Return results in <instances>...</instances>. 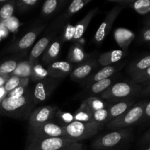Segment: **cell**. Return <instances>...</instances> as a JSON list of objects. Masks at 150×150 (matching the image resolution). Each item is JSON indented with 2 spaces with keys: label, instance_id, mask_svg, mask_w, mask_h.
Segmentation results:
<instances>
[{
  "label": "cell",
  "instance_id": "cell-41",
  "mask_svg": "<svg viewBox=\"0 0 150 150\" xmlns=\"http://www.w3.org/2000/svg\"><path fill=\"white\" fill-rule=\"evenodd\" d=\"M59 150H83V145L80 142H76L67 145Z\"/></svg>",
  "mask_w": 150,
  "mask_h": 150
},
{
  "label": "cell",
  "instance_id": "cell-25",
  "mask_svg": "<svg viewBox=\"0 0 150 150\" xmlns=\"http://www.w3.org/2000/svg\"><path fill=\"white\" fill-rule=\"evenodd\" d=\"M48 73L46 69L44 68L40 64L35 62L32 64V71H31V76L32 81H41L48 77Z\"/></svg>",
  "mask_w": 150,
  "mask_h": 150
},
{
  "label": "cell",
  "instance_id": "cell-28",
  "mask_svg": "<svg viewBox=\"0 0 150 150\" xmlns=\"http://www.w3.org/2000/svg\"><path fill=\"white\" fill-rule=\"evenodd\" d=\"M85 100H86L88 106L89 107V108H90L92 112L103 109V108H105L108 106V105H107L105 101L103 100L100 98H97V97H89V98H87Z\"/></svg>",
  "mask_w": 150,
  "mask_h": 150
},
{
  "label": "cell",
  "instance_id": "cell-10",
  "mask_svg": "<svg viewBox=\"0 0 150 150\" xmlns=\"http://www.w3.org/2000/svg\"><path fill=\"white\" fill-rule=\"evenodd\" d=\"M31 102V99L28 95H23L20 98H7L6 97L1 102V107L7 112H15L16 111L27 108Z\"/></svg>",
  "mask_w": 150,
  "mask_h": 150
},
{
  "label": "cell",
  "instance_id": "cell-24",
  "mask_svg": "<svg viewBox=\"0 0 150 150\" xmlns=\"http://www.w3.org/2000/svg\"><path fill=\"white\" fill-rule=\"evenodd\" d=\"M32 64L29 63V62H23L21 64H18L17 67L13 73V76L21 78V79H26L29 78L31 76Z\"/></svg>",
  "mask_w": 150,
  "mask_h": 150
},
{
  "label": "cell",
  "instance_id": "cell-27",
  "mask_svg": "<svg viewBox=\"0 0 150 150\" xmlns=\"http://www.w3.org/2000/svg\"><path fill=\"white\" fill-rule=\"evenodd\" d=\"M28 81H29V78L21 79V78L17 77V76H12L11 77L9 78L8 80L5 83V84L4 85V88L6 92L8 93L10 91L13 90V89H16V87H18L20 85L25 83H28Z\"/></svg>",
  "mask_w": 150,
  "mask_h": 150
},
{
  "label": "cell",
  "instance_id": "cell-7",
  "mask_svg": "<svg viewBox=\"0 0 150 150\" xmlns=\"http://www.w3.org/2000/svg\"><path fill=\"white\" fill-rule=\"evenodd\" d=\"M122 9V7H121V5L116 6L108 13L104 21L101 23V25L95 33V40L97 44L101 43L104 40V39L106 38L107 35L109 34L111 27L113 26V23L121 12Z\"/></svg>",
  "mask_w": 150,
  "mask_h": 150
},
{
  "label": "cell",
  "instance_id": "cell-12",
  "mask_svg": "<svg viewBox=\"0 0 150 150\" xmlns=\"http://www.w3.org/2000/svg\"><path fill=\"white\" fill-rule=\"evenodd\" d=\"M134 104V101L131 99H127L125 100H122L117 103L108 106V118L107 123L110 122L114 119L120 117L124 113L128 111L132 105Z\"/></svg>",
  "mask_w": 150,
  "mask_h": 150
},
{
  "label": "cell",
  "instance_id": "cell-39",
  "mask_svg": "<svg viewBox=\"0 0 150 150\" xmlns=\"http://www.w3.org/2000/svg\"><path fill=\"white\" fill-rule=\"evenodd\" d=\"M38 2V0H20L17 1V4L19 10L23 11V10H27L29 7L35 6Z\"/></svg>",
  "mask_w": 150,
  "mask_h": 150
},
{
  "label": "cell",
  "instance_id": "cell-2",
  "mask_svg": "<svg viewBox=\"0 0 150 150\" xmlns=\"http://www.w3.org/2000/svg\"><path fill=\"white\" fill-rule=\"evenodd\" d=\"M146 104V102H142L131 107L122 115L108 122L107 127L111 130H120L135 124L143 117Z\"/></svg>",
  "mask_w": 150,
  "mask_h": 150
},
{
  "label": "cell",
  "instance_id": "cell-43",
  "mask_svg": "<svg viewBox=\"0 0 150 150\" xmlns=\"http://www.w3.org/2000/svg\"><path fill=\"white\" fill-rule=\"evenodd\" d=\"M8 75H4V74H1L0 73V87L4 86L5 84V83L7 82V81L9 79Z\"/></svg>",
  "mask_w": 150,
  "mask_h": 150
},
{
  "label": "cell",
  "instance_id": "cell-8",
  "mask_svg": "<svg viewBox=\"0 0 150 150\" xmlns=\"http://www.w3.org/2000/svg\"><path fill=\"white\" fill-rule=\"evenodd\" d=\"M57 108L51 106H44L38 108L32 113L29 117L30 127H36L46 122L52 120L57 114Z\"/></svg>",
  "mask_w": 150,
  "mask_h": 150
},
{
  "label": "cell",
  "instance_id": "cell-45",
  "mask_svg": "<svg viewBox=\"0 0 150 150\" xmlns=\"http://www.w3.org/2000/svg\"><path fill=\"white\" fill-rule=\"evenodd\" d=\"M143 117L144 119L150 118V102L146 105Z\"/></svg>",
  "mask_w": 150,
  "mask_h": 150
},
{
  "label": "cell",
  "instance_id": "cell-9",
  "mask_svg": "<svg viewBox=\"0 0 150 150\" xmlns=\"http://www.w3.org/2000/svg\"><path fill=\"white\" fill-rule=\"evenodd\" d=\"M57 79L53 78H46L39 81L34 90V98L37 102H42L45 100L54 87L57 85Z\"/></svg>",
  "mask_w": 150,
  "mask_h": 150
},
{
  "label": "cell",
  "instance_id": "cell-33",
  "mask_svg": "<svg viewBox=\"0 0 150 150\" xmlns=\"http://www.w3.org/2000/svg\"><path fill=\"white\" fill-rule=\"evenodd\" d=\"M18 64V63L15 60H9V61L5 62L0 65V73L4 75L13 73L17 67Z\"/></svg>",
  "mask_w": 150,
  "mask_h": 150
},
{
  "label": "cell",
  "instance_id": "cell-18",
  "mask_svg": "<svg viewBox=\"0 0 150 150\" xmlns=\"http://www.w3.org/2000/svg\"><path fill=\"white\" fill-rule=\"evenodd\" d=\"M98 9L95 8L94 10H91L89 13H87L86 16L82 19L81 21H79L77 23L76 26H75V35L73 40H79V39L83 37V34L86 32V29H87L88 26H89V23H90L91 20L92 19V18L94 17L95 14L96 13V12L98 11Z\"/></svg>",
  "mask_w": 150,
  "mask_h": 150
},
{
  "label": "cell",
  "instance_id": "cell-4",
  "mask_svg": "<svg viewBox=\"0 0 150 150\" xmlns=\"http://www.w3.org/2000/svg\"><path fill=\"white\" fill-rule=\"evenodd\" d=\"M30 140L66 136L64 126L54 120H50L36 127H30Z\"/></svg>",
  "mask_w": 150,
  "mask_h": 150
},
{
  "label": "cell",
  "instance_id": "cell-37",
  "mask_svg": "<svg viewBox=\"0 0 150 150\" xmlns=\"http://www.w3.org/2000/svg\"><path fill=\"white\" fill-rule=\"evenodd\" d=\"M27 83H23V84L20 85L18 87H16L13 90L10 91V92L7 93V98H20V97L23 96L24 95L25 89H26V86L27 85Z\"/></svg>",
  "mask_w": 150,
  "mask_h": 150
},
{
  "label": "cell",
  "instance_id": "cell-48",
  "mask_svg": "<svg viewBox=\"0 0 150 150\" xmlns=\"http://www.w3.org/2000/svg\"><path fill=\"white\" fill-rule=\"evenodd\" d=\"M146 24H147L148 26H150V17H149V18L147 19V21H146Z\"/></svg>",
  "mask_w": 150,
  "mask_h": 150
},
{
  "label": "cell",
  "instance_id": "cell-36",
  "mask_svg": "<svg viewBox=\"0 0 150 150\" xmlns=\"http://www.w3.org/2000/svg\"><path fill=\"white\" fill-rule=\"evenodd\" d=\"M133 81L136 83H143L146 86L149 84L150 83V67L133 77Z\"/></svg>",
  "mask_w": 150,
  "mask_h": 150
},
{
  "label": "cell",
  "instance_id": "cell-6",
  "mask_svg": "<svg viewBox=\"0 0 150 150\" xmlns=\"http://www.w3.org/2000/svg\"><path fill=\"white\" fill-rule=\"evenodd\" d=\"M129 135L127 129H120L100 136L92 143V147L95 150L108 149L121 143Z\"/></svg>",
  "mask_w": 150,
  "mask_h": 150
},
{
  "label": "cell",
  "instance_id": "cell-46",
  "mask_svg": "<svg viewBox=\"0 0 150 150\" xmlns=\"http://www.w3.org/2000/svg\"><path fill=\"white\" fill-rule=\"evenodd\" d=\"M143 142H146V143H150V130L145 134L143 139Z\"/></svg>",
  "mask_w": 150,
  "mask_h": 150
},
{
  "label": "cell",
  "instance_id": "cell-47",
  "mask_svg": "<svg viewBox=\"0 0 150 150\" xmlns=\"http://www.w3.org/2000/svg\"><path fill=\"white\" fill-rule=\"evenodd\" d=\"M6 91L5 89H4V86H1V87H0V100H1V98H4V96H5V95L7 93H6Z\"/></svg>",
  "mask_w": 150,
  "mask_h": 150
},
{
  "label": "cell",
  "instance_id": "cell-40",
  "mask_svg": "<svg viewBox=\"0 0 150 150\" xmlns=\"http://www.w3.org/2000/svg\"><path fill=\"white\" fill-rule=\"evenodd\" d=\"M4 23H6L5 25L10 31H14L15 29H17L18 27V21L16 20L14 18H10L7 19V20H5L4 21Z\"/></svg>",
  "mask_w": 150,
  "mask_h": 150
},
{
  "label": "cell",
  "instance_id": "cell-31",
  "mask_svg": "<svg viewBox=\"0 0 150 150\" xmlns=\"http://www.w3.org/2000/svg\"><path fill=\"white\" fill-rule=\"evenodd\" d=\"M108 118V110L106 108L92 112V119H93V122L95 123L103 125L104 123H107Z\"/></svg>",
  "mask_w": 150,
  "mask_h": 150
},
{
  "label": "cell",
  "instance_id": "cell-32",
  "mask_svg": "<svg viewBox=\"0 0 150 150\" xmlns=\"http://www.w3.org/2000/svg\"><path fill=\"white\" fill-rule=\"evenodd\" d=\"M59 1L57 0H47L42 5V14L44 16H50L57 9Z\"/></svg>",
  "mask_w": 150,
  "mask_h": 150
},
{
  "label": "cell",
  "instance_id": "cell-17",
  "mask_svg": "<svg viewBox=\"0 0 150 150\" xmlns=\"http://www.w3.org/2000/svg\"><path fill=\"white\" fill-rule=\"evenodd\" d=\"M125 55V52L122 50H114V51H108L101 54L98 59V63L100 65L108 66L109 64H114L120 61L123 57Z\"/></svg>",
  "mask_w": 150,
  "mask_h": 150
},
{
  "label": "cell",
  "instance_id": "cell-38",
  "mask_svg": "<svg viewBox=\"0 0 150 150\" xmlns=\"http://www.w3.org/2000/svg\"><path fill=\"white\" fill-rule=\"evenodd\" d=\"M75 26L71 24H68L64 29L62 35V38L64 41L73 40L75 35Z\"/></svg>",
  "mask_w": 150,
  "mask_h": 150
},
{
  "label": "cell",
  "instance_id": "cell-14",
  "mask_svg": "<svg viewBox=\"0 0 150 150\" xmlns=\"http://www.w3.org/2000/svg\"><path fill=\"white\" fill-rule=\"evenodd\" d=\"M60 49H61V42L59 40H56L49 46H48L44 52L43 57H42L43 62L48 65L56 62L59 55Z\"/></svg>",
  "mask_w": 150,
  "mask_h": 150
},
{
  "label": "cell",
  "instance_id": "cell-15",
  "mask_svg": "<svg viewBox=\"0 0 150 150\" xmlns=\"http://www.w3.org/2000/svg\"><path fill=\"white\" fill-rule=\"evenodd\" d=\"M41 31V28L40 29H35L30 32H27L22 38H21L18 42L16 44L15 49L16 51H24L29 49L34 44L38 33Z\"/></svg>",
  "mask_w": 150,
  "mask_h": 150
},
{
  "label": "cell",
  "instance_id": "cell-42",
  "mask_svg": "<svg viewBox=\"0 0 150 150\" xmlns=\"http://www.w3.org/2000/svg\"><path fill=\"white\" fill-rule=\"evenodd\" d=\"M142 39L146 42H150V27L144 31L142 33Z\"/></svg>",
  "mask_w": 150,
  "mask_h": 150
},
{
  "label": "cell",
  "instance_id": "cell-22",
  "mask_svg": "<svg viewBox=\"0 0 150 150\" xmlns=\"http://www.w3.org/2000/svg\"><path fill=\"white\" fill-rule=\"evenodd\" d=\"M133 38H134V34L125 29H118L115 32L116 40L123 48H127Z\"/></svg>",
  "mask_w": 150,
  "mask_h": 150
},
{
  "label": "cell",
  "instance_id": "cell-30",
  "mask_svg": "<svg viewBox=\"0 0 150 150\" xmlns=\"http://www.w3.org/2000/svg\"><path fill=\"white\" fill-rule=\"evenodd\" d=\"M131 3L132 7L139 14L144 15L150 12V0H138Z\"/></svg>",
  "mask_w": 150,
  "mask_h": 150
},
{
  "label": "cell",
  "instance_id": "cell-20",
  "mask_svg": "<svg viewBox=\"0 0 150 150\" xmlns=\"http://www.w3.org/2000/svg\"><path fill=\"white\" fill-rule=\"evenodd\" d=\"M75 121L82 122H94L92 119V111L88 106L86 100L83 101L73 115Z\"/></svg>",
  "mask_w": 150,
  "mask_h": 150
},
{
  "label": "cell",
  "instance_id": "cell-29",
  "mask_svg": "<svg viewBox=\"0 0 150 150\" xmlns=\"http://www.w3.org/2000/svg\"><path fill=\"white\" fill-rule=\"evenodd\" d=\"M90 1L91 0H74V1H73L67 8V11L64 14V17L68 18L71 16L72 15L76 13L79 10H81L84 7L85 4L89 3Z\"/></svg>",
  "mask_w": 150,
  "mask_h": 150
},
{
  "label": "cell",
  "instance_id": "cell-34",
  "mask_svg": "<svg viewBox=\"0 0 150 150\" xmlns=\"http://www.w3.org/2000/svg\"><path fill=\"white\" fill-rule=\"evenodd\" d=\"M14 1L7 3L3 5V7L0 9V18L3 20H7L12 17L14 12Z\"/></svg>",
  "mask_w": 150,
  "mask_h": 150
},
{
  "label": "cell",
  "instance_id": "cell-23",
  "mask_svg": "<svg viewBox=\"0 0 150 150\" xmlns=\"http://www.w3.org/2000/svg\"><path fill=\"white\" fill-rule=\"evenodd\" d=\"M117 67L115 66H105L103 68L101 69L100 70H99L98 72H97L95 75L93 76V78L89 80V83L90 84L92 82H97L99 81L103 80V79H108V78L111 77L116 71H117Z\"/></svg>",
  "mask_w": 150,
  "mask_h": 150
},
{
  "label": "cell",
  "instance_id": "cell-16",
  "mask_svg": "<svg viewBox=\"0 0 150 150\" xmlns=\"http://www.w3.org/2000/svg\"><path fill=\"white\" fill-rule=\"evenodd\" d=\"M49 42L50 39L48 38H47V37H43V38H42L38 41V42L34 45L32 51H31L29 58V63L33 64L35 62H37L40 56L42 53H44V51L48 48V45H49Z\"/></svg>",
  "mask_w": 150,
  "mask_h": 150
},
{
  "label": "cell",
  "instance_id": "cell-26",
  "mask_svg": "<svg viewBox=\"0 0 150 150\" xmlns=\"http://www.w3.org/2000/svg\"><path fill=\"white\" fill-rule=\"evenodd\" d=\"M111 83H112V79L110 78L99 81L91 85L90 91L93 94L103 93L111 86Z\"/></svg>",
  "mask_w": 150,
  "mask_h": 150
},
{
  "label": "cell",
  "instance_id": "cell-19",
  "mask_svg": "<svg viewBox=\"0 0 150 150\" xmlns=\"http://www.w3.org/2000/svg\"><path fill=\"white\" fill-rule=\"evenodd\" d=\"M149 67L150 55H148L130 64L127 69V71H128V73L130 75V76L133 78L140 73L149 68Z\"/></svg>",
  "mask_w": 150,
  "mask_h": 150
},
{
  "label": "cell",
  "instance_id": "cell-49",
  "mask_svg": "<svg viewBox=\"0 0 150 150\" xmlns=\"http://www.w3.org/2000/svg\"><path fill=\"white\" fill-rule=\"evenodd\" d=\"M1 35H2V32H1V29H0V39H1Z\"/></svg>",
  "mask_w": 150,
  "mask_h": 150
},
{
  "label": "cell",
  "instance_id": "cell-21",
  "mask_svg": "<svg viewBox=\"0 0 150 150\" xmlns=\"http://www.w3.org/2000/svg\"><path fill=\"white\" fill-rule=\"evenodd\" d=\"M86 59V54H85L83 48L80 44L75 43L70 48V51L67 55V60L69 62L72 64H78L84 61Z\"/></svg>",
  "mask_w": 150,
  "mask_h": 150
},
{
  "label": "cell",
  "instance_id": "cell-3",
  "mask_svg": "<svg viewBox=\"0 0 150 150\" xmlns=\"http://www.w3.org/2000/svg\"><path fill=\"white\" fill-rule=\"evenodd\" d=\"M142 86L135 82H119L108 89L101 95V98L108 100H120L129 98L130 96L140 93Z\"/></svg>",
  "mask_w": 150,
  "mask_h": 150
},
{
  "label": "cell",
  "instance_id": "cell-5",
  "mask_svg": "<svg viewBox=\"0 0 150 150\" xmlns=\"http://www.w3.org/2000/svg\"><path fill=\"white\" fill-rule=\"evenodd\" d=\"M76 142H78L67 136L31 139L26 150H59Z\"/></svg>",
  "mask_w": 150,
  "mask_h": 150
},
{
  "label": "cell",
  "instance_id": "cell-1",
  "mask_svg": "<svg viewBox=\"0 0 150 150\" xmlns=\"http://www.w3.org/2000/svg\"><path fill=\"white\" fill-rule=\"evenodd\" d=\"M64 128L67 137L80 142L81 141L95 136L103 128V125L95 122L74 121L64 126Z\"/></svg>",
  "mask_w": 150,
  "mask_h": 150
},
{
  "label": "cell",
  "instance_id": "cell-11",
  "mask_svg": "<svg viewBox=\"0 0 150 150\" xmlns=\"http://www.w3.org/2000/svg\"><path fill=\"white\" fill-rule=\"evenodd\" d=\"M73 64L65 61H56L48 64L47 71L53 79H62L71 73Z\"/></svg>",
  "mask_w": 150,
  "mask_h": 150
},
{
  "label": "cell",
  "instance_id": "cell-44",
  "mask_svg": "<svg viewBox=\"0 0 150 150\" xmlns=\"http://www.w3.org/2000/svg\"><path fill=\"white\" fill-rule=\"evenodd\" d=\"M140 95H150V83L149 84L146 85L145 87H144L143 89H142L140 92Z\"/></svg>",
  "mask_w": 150,
  "mask_h": 150
},
{
  "label": "cell",
  "instance_id": "cell-35",
  "mask_svg": "<svg viewBox=\"0 0 150 150\" xmlns=\"http://www.w3.org/2000/svg\"><path fill=\"white\" fill-rule=\"evenodd\" d=\"M55 116L58 118V122L63 126L67 125L70 124V123L75 121L73 115H72L70 113L62 112V111H57Z\"/></svg>",
  "mask_w": 150,
  "mask_h": 150
},
{
  "label": "cell",
  "instance_id": "cell-13",
  "mask_svg": "<svg viewBox=\"0 0 150 150\" xmlns=\"http://www.w3.org/2000/svg\"><path fill=\"white\" fill-rule=\"evenodd\" d=\"M97 62L95 61H91L85 62L81 65L78 66L74 69L70 73V77L73 81H80L81 79H85L87 77L93 69L97 67Z\"/></svg>",
  "mask_w": 150,
  "mask_h": 150
}]
</instances>
